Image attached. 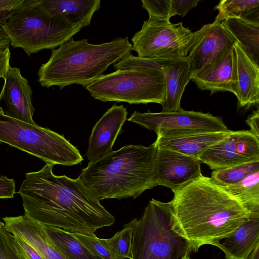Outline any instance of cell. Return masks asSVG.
Here are the masks:
<instances>
[{
    "instance_id": "obj_10",
    "label": "cell",
    "mask_w": 259,
    "mask_h": 259,
    "mask_svg": "<svg viewBox=\"0 0 259 259\" xmlns=\"http://www.w3.org/2000/svg\"><path fill=\"white\" fill-rule=\"evenodd\" d=\"M128 121L156 133L167 130L225 131L228 128L222 118L210 113L181 110L171 112L140 113L135 111Z\"/></svg>"
},
{
    "instance_id": "obj_5",
    "label": "cell",
    "mask_w": 259,
    "mask_h": 259,
    "mask_svg": "<svg viewBox=\"0 0 259 259\" xmlns=\"http://www.w3.org/2000/svg\"><path fill=\"white\" fill-rule=\"evenodd\" d=\"M3 27L10 45L23 49L28 56L41 50L55 49L83 28L59 16L49 14L40 0H25Z\"/></svg>"
},
{
    "instance_id": "obj_32",
    "label": "cell",
    "mask_w": 259,
    "mask_h": 259,
    "mask_svg": "<svg viewBox=\"0 0 259 259\" xmlns=\"http://www.w3.org/2000/svg\"><path fill=\"white\" fill-rule=\"evenodd\" d=\"M25 0H0V25L3 26L12 13Z\"/></svg>"
},
{
    "instance_id": "obj_27",
    "label": "cell",
    "mask_w": 259,
    "mask_h": 259,
    "mask_svg": "<svg viewBox=\"0 0 259 259\" xmlns=\"http://www.w3.org/2000/svg\"><path fill=\"white\" fill-rule=\"evenodd\" d=\"M257 171H259V160L232 167L213 170L210 178L219 185L228 186L241 181Z\"/></svg>"
},
{
    "instance_id": "obj_26",
    "label": "cell",
    "mask_w": 259,
    "mask_h": 259,
    "mask_svg": "<svg viewBox=\"0 0 259 259\" xmlns=\"http://www.w3.org/2000/svg\"><path fill=\"white\" fill-rule=\"evenodd\" d=\"M258 8V0H222L214 8L219 11L214 20L221 21L229 18L247 20Z\"/></svg>"
},
{
    "instance_id": "obj_21",
    "label": "cell",
    "mask_w": 259,
    "mask_h": 259,
    "mask_svg": "<svg viewBox=\"0 0 259 259\" xmlns=\"http://www.w3.org/2000/svg\"><path fill=\"white\" fill-rule=\"evenodd\" d=\"M259 245V214L250 213L249 219L217 247L227 259H248L253 248Z\"/></svg>"
},
{
    "instance_id": "obj_1",
    "label": "cell",
    "mask_w": 259,
    "mask_h": 259,
    "mask_svg": "<svg viewBox=\"0 0 259 259\" xmlns=\"http://www.w3.org/2000/svg\"><path fill=\"white\" fill-rule=\"evenodd\" d=\"M53 168L46 163L39 171L25 175L18 192L24 215L43 225L82 234H95L115 223L78 178L56 176Z\"/></svg>"
},
{
    "instance_id": "obj_14",
    "label": "cell",
    "mask_w": 259,
    "mask_h": 259,
    "mask_svg": "<svg viewBox=\"0 0 259 259\" xmlns=\"http://www.w3.org/2000/svg\"><path fill=\"white\" fill-rule=\"evenodd\" d=\"M236 41L226 30L221 21L214 20L204 25L195 32V37L187 57L191 73L197 71L213 60Z\"/></svg>"
},
{
    "instance_id": "obj_35",
    "label": "cell",
    "mask_w": 259,
    "mask_h": 259,
    "mask_svg": "<svg viewBox=\"0 0 259 259\" xmlns=\"http://www.w3.org/2000/svg\"><path fill=\"white\" fill-rule=\"evenodd\" d=\"M14 236L17 242L22 248L28 259H43L39 253L27 242L17 235Z\"/></svg>"
},
{
    "instance_id": "obj_2",
    "label": "cell",
    "mask_w": 259,
    "mask_h": 259,
    "mask_svg": "<svg viewBox=\"0 0 259 259\" xmlns=\"http://www.w3.org/2000/svg\"><path fill=\"white\" fill-rule=\"evenodd\" d=\"M174 193L169 202L171 229L194 252L205 244L217 246L250 214L222 186L203 175Z\"/></svg>"
},
{
    "instance_id": "obj_37",
    "label": "cell",
    "mask_w": 259,
    "mask_h": 259,
    "mask_svg": "<svg viewBox=\"0 0 259 259\" xmlns=\"http://www.w3.org/2000/svg\"><path fill=\"white\" fill-rule=\"evenodd\" d=\"M247 124L250 127V132L259 138V110L258 106L255 110L246 120Z\"/></svg>"
},
{
    "instance_id": "obj_19",
    "label": "cell",
    "mask_w": 259,
    "mask_h": 259,
    "mask_svg": "<svg viewBox=\"0 0 259 259\" xmlns=\"http://www.w3.org/2000/svg\"><path fill=\"white\" fill-rule=\"evenodd\" d=\"M6 229L30 244L43 259H65L51 241L42 225L25 215L3 218Z\"/></svg>"
},
{
    "instance_id": "obj_18",
    "label": "cell",
    "mask_w": 259,
    "mask_h": 259,
    "mask_svg": "<svg viewBox=\"0 0 259 259\" xmlns=\"http://www.w3.org/2000/svg\"><path fill=\"white\" fill-rule=\"evenodd\" d=\"M163 72L166 83V95L161 104L162 112L182 110L180 102L186 86L191 80L189 59L187 57L172 60H155Z\"/></svg>"
},
{
    "instance_id": "obj_13",
    "label": "cell",
    "mask_w": 259,
    "mask_h": 259,
    "mask_svg": "<svg viewBox=\"0 0 259 259\" xmlns=\"http://www.w3.org/2000/svg\"><path fill=\"white\" fill-rule=\"evenodd\" d=\"M191 80L201 91L211 94L230 92L237 94L236 54L233 46L226 49L210 63L191 73Z\"/></svg>"
},
{
    "instance_id": "obj_6",
    "label": "cell",
    "mask_w": 259,
    "mask_h": 259,
    "mask_svg": "<svg viewBox=\"0 0 259 259\" xmlns=\"http://www.w3.org/2000/svg\"><path fill=\"white\" fill-rule=\"evenodd\" d=\"M125 225L132 230V259H181L191 251L171 229L169 202L152 199L140 219Z\"/></svg>"
},
{
    "instance_id": "obj_4",
    "label": "cell",
    "mask_w": 259,
    "mask_h": 259,
    "mask_svg": "<svg viewBox=\"0 0 259 259\" xmlns=\"http://www.w3.org/2000/svg\"><path fill=\"white\" fill-rule=\"evenodd\" d=\"M132 47L127 36L98 45L72 37L52 50L49 60L39 67L37 81L47 88L55 85L62 90L72 84L86 87L102 76L109 66L131 54Z\"/></svg>"
},
{
    "instance_id": "obj_41",
    "label": "cell",
    "mask_w": 259,
    "mask_h": 259,
    "mask_svg": "<svg viewBox=\"0 0 259 259\" xmlns=\"http://www.w3.org/2000/svg\"><path fill=\"white\" fill-rule=\"evenodd\" d=\"M181 259H190L189 254H187L184 257L181 258Z\"/></svg>"
},
{
    "instance_id": "obj_11",
    "label": "cell",
    "mask_w": 259,
    "mask_h": 259,
    "mask_svg": "<svg viewBox=\"0 0 259 259\" xmlns=\"http://www.w3.org/2000/svg\"><path fill=\"white\" fill-rule=\"evenodd\" d=\"M198 159L213 170L259 160V138L250 131H233L206 150Z\"/></svg>"
},
{
    "instance_id": "obj_25",
    "label": "cell",
    "mask_w": 259,
    "mask_h": 259,
    "mask_svg": "<svg viewBox=\"0 0 259 259\" xmlns=\"http://www.w3.org/2000/svg\"><path fill=\"white\" fill-rule=\"evenodd\" d=\"M221 186L237 199L250 213L259 214V171L236 184Z\"/></svg>"
},
{
    "instance_id": "obj_24",
    "label": "cell",
    "mask_w": 259,
    "mask_h": 259,
    "mask_svg": "<svg viewBox=\"0 0 259 259\" xmlns=\"http://www.w3.org/2000/svg\"><path fill=\"white\" fill-rule=\"evenodd\" d=\"M42 225L48 236L65 259H102L93 255L71 232Z\"/></svg>"
},
{
    "instance_id": "obj_20",
    "label": "cell",
    "mask_w": 259,
    "mask_h": 259,
    "mask_svg": "<svg viewBox=\"0 0 259 259\" xmlns=\"http://www.w3.org/2000/svg\"><path fill=\"white\" fill-rule=\"evenodd\" d=\"M233 48L237 65V104L239 108L247 109L259 103V65L249 57L237 41Z\"/></svg>"
},
{
    "instance_id": "obj_29",
    "label": "cell",
    "mask_w": 259,
    "mask_h": 259,
    "mask_svg": "<svg viewBox=\"0 0 259 259\" xmlns=\"http://www.w3.org/2000/svg\"><path fill=\"white\" fill-rule=\"evenodd\" d=\"M0 259H28L15 236L0 221Z\"/></svg>"
},
{
    "instance_id": "obj_15",
    "label": "cell",
    "mask_w": 259,
    "mask_h": 259,
    "mask_svg": "<svg viewBox=\"0 0 259 259\" xmlns=\"http://www.w3.org/2000/svg\"><path fill=\"white\" fill-rule=\"evenodd\" d=\"M233 131L199 130L161 131L156 134L154 142L157 147L170 149L198 158L206 150L223 140Z\"/></svg>"
},
{
    "instance_id": "obj_9",
    "label": "cell",
    "mask_w": 259,
    "mask_h": 259,
    "mask_svg": "<svg viewBox=\"0 0 259 259\" xmlns=\"http://www.w3.org/2000/svg\"><path fill=\"white\" fill-rule=\"evenodd\" d=\"M194 37L195 32L183 22L174 24L149 17L132 37V50L138 57L152 60L186 58Z\"/></svg>"
},
{
    "instance_id": "obj_30",
    "label": "cell",
    "mask_w": 259,
    "mask_h": 259,
    "mask_svg": "<svg viewBox=\"0 0 259 259\" xmlns=\"http://www.w3.org/2000/svg\"><path fill=\"white\" fill-rule=\"evenodd\" d=\"M93 255L102 259H113L105 244L104 239L98 238L95 234H82L71 232Z\"/></svg>"
},
{
    "instance_id": "obj_38",
    "label": "cell",
    "mask_w": 259,
    "mask_h": 259,
    "mask_svg": "<svg viewBox=\"0 0 259 259\" xmlns=\"http://www.w3.org/2000/svg\"><path fill=\"white\" fill-rule=\"evenodd\" d=\"M10 45V40L3 27L0 25V49L9 48Z\"/></svg>"
},
{
    "instance_id": "obj_36",
    "label": "cell",
    "mask_w": 259,
    "mask_h": 259,
    "mask_svg": "<svg viewBox=\"0 0 259 259\" xmlns=\"http://www.w3.org/2000/svg\"><path fill=\"white\" fill-rule=\"evenodd\" d=\"M10 57L9 48L0 49V79L4 77L10 67Z\"/></svg>"
},
{
    "instance_id": "obj_31",
    "label": "cell",
    "mask_w": 259,
    "mask_h": 259,
    "mask_svg": "<svg viewBox=\"0 0 259 259\" xmlns=\"http://www.w3.org/2000/svg\"><path fill=\"white\" fill-rule=\"evenodd\" d=\"M142 7L152 17L169 21L174 15L172 9V0H142Z\"/></svg>"
},
{
    "instance_id": "obj_28",
    "label": "cell",
    "mask_w": 259,
    "mask_h": 259,
    "mask_svg": "<svg viewBox=\"0 0 259 259\" xmlns=\"http://www.w3.org/2000/svg\"><path fill=\"white\" fill-rule=\"evenodd\" d=\"M113 259H132V230L125 224L123 229L109 239H104Z\"/></svg>"
},
{
    "instance_id": "obj_33",
    "label": "cell",
    "mask_w": 259,
    "mask_h": 259,
    "mask_svg": "<svg viewBox=\"0 0 259 259\" xmlns=\"http://www.w3.org/2000/svg\"><path fill=\"white\" fill-rule=\"evenodd\" d=\"M199 2L200 0H172L173 14L184 17Z\"/></svg>"
},
{
    "instance_id": "obj_23",
    "label": "cell",
    "mask_w": 259,
    "mask_h": 259,
    "mask_svg": "<svg viewBox=\"0 0 259 259\" xmlns=\"http://www.w3.org/2000/svg\"><path fill=\"white\" fill-rule=\"evenodd\" d=\"M221 22L249 57L259 65V23L235 18Z\"/></svg>"
},
{
    "instance_id": "obj_7",
    "label": "cell",
    "mask_w": 259,
    "mask_h": 259,
    "mask_svg": "<svg viewBox=\"0 0 259 259\" xmlns=\"http://www.w3.org/2000/svg\"><path fill=\"white\" fill-rule=\"evenodd\" d=\"M149 67L117 70L85 87L95 99L132 104L156 103L165 99L164 75L155 60L146 59Z\"/></svg>"
},
{
    "instance_id": "obj_8",
    "label": "cell",
    "mask_w": 259,
    "mask_h": 259,
    "mask_svg": "<svg viewBox=\"0 0 259 259\" xmlns=\"http://www.w3.org/2000/svg\"><path fill=\"white\" fill-rule=\"evenodd\" d=\"M0 118V142L37 157L51 165L71 166L83 158L77 148L63 135L9 117Z\"/></svg>"
},
{
    "instance_id": "obj_22",
    "label": "cell",
    "mask_w": 259,
    "mask_h": 259,
    "mask_svg": "<svg viewBox=\"0 0 259 259\" xmlns=\"http://www.w3.org/2000/svg\"><path fill=\"white\" fill-rule=\"evenodd\" d=\"M51 15L59 16L69 23L83 27L90 25L94 14L101 8L100 0H40Z\"/></svg>"
},
{
    "instance_id": "obj_39",
    "label": "cell",
    "mask_w": 259,
    "mask_h": 259,
    "mask_svg": "<svg viewBox=\"0 0 259 259\" xmlns=\"http://www.w3.org/2000/svg\"><path fill=\"white\" fill-rule=\"evenodd\" d=\"M248 259H259V245L255 247L251 251Z\"/></svg>"
},
{
    "instance_id": "obj_16",
    "label": "cell",
    "mask_w": 259,
    "mask_h": 259,
    "mask_svg": "<svg viewBox=\"0 0 259 259\" xmlns=\"http://www.w3.org/2000/svg\"><path fill=\"white\" fill-rule=\"evenodd\" d=\"M3 79L1 100L6 106L4 114L36 125L33 119L35 109L31 98L33 91L28 81L22 75L20 68L10 66Z\"/></svg>"
},
{
    "instance_id": "obj_3",
    "label": "cell",
    "mask_w": 259,
    "mask_h": 259,
    "mask_svg": "<svg viewBox=\"0 0 259 259\" xmlns=\"http://www.w3.org/2000/svg\"><path fill=\"white\" fill-rule=\"evenodd\" d=\"M157 146L126 145L90 161L78 179L99 200L136 198L153 188L152 177Z\"/></svg>"
},
{
    "instance_id": "obj_12",
    "label": "cell",
    "mask_w": 259,
    "mask_h": 259,
    "mask_svg": "<svg viewBox=\"0 0 259 259\" xmlns=\"http://www.w3.org/2000/svg\"><path fill=\"white\" fill-rule=\"evenodd\" d=\"M200 163L196 157L157 147L152 187L163 186L173 192L178 191L202 175Z\"/></svg>"
},
{
    "instance_id": "obj_40",
    "label": "cell",
    "mask_w": 259,
    "mask_h": 259,
    "mask_svg": "<svg viewBox=\"0 0 259 259\" xmlns=\"http://www.w3.org/2000/svg\"><path fill=\"white\" fill-rule=\"evenodd\" d=\"M2 96V92L0 93V101H1V98ZM4 114V111L3 110V108L0 106V116Z\"/></svg>"
},
{
    "instance_id": "obj_34",
    "label": "cell",
    "mask_w": 259,
    "mask_h": 259,
    "mask_svg": "<svg viewBox=\"0 0 259 259\" xmlns=\"http://www.w3.org/2000/svg\"><path fill=\"white\" fill-rule=\"evenodd\" d=\"M15 193V183L6 176L0 177V199L13 198Z\"/></svg>"
},
{
    "instance_id": "obj_17",
    "label": "cell",
    "mask_w": 259,
    "mask_h": 259,
    "mask_svg": "<svg viewBox=\"0 0 259 259\" xmlns=\"http://www.w3.org/2000/svg\"><path fill=\"white\" fill-rule=\"evenodd\" d=\"M126 108L114 104L93 127L85 156L90 161L112 151V147L127 119Z\"/></svg>"
}]
</instances>
